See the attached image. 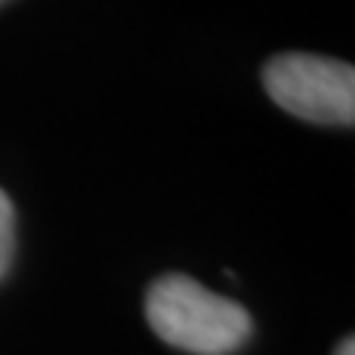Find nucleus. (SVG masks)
<instances>
[{"instance_id":"f257e3e1","label":"nucleus","mask_w":355,"mask_h":355,"mask_svg":"<svg viewBox=\"0 0 355 355\" xmlns=\"http://www.w3.org/2000/svg\"><path fill=\"white\" fill-rule=\"evenodd\" d=\"M146 317L160 340L193 355H231L252 338L246 308L184 272L160 275L148 287Z\"/></svg>"},{"instance_id":"f03ea898","label":"nucleus","mask_w":355,"mask_h":355,"mask_svg":"<svg viewBox=\"0 0 355 355\" xmlns=\"http://www.w3.org/2000/svg\"><path fill=\"white\" fill-rule=\"evenodd\" d=\"M263 89L284 113L314 125L355 121V69L317 53H279L263 65Z\"/></svg>"},{"instance_id":"7ed1b4c3","label":"nucleus","mask_w":355,"mask_h":355,"mask_svg":"<svg viewBox=\"0 0 355 355\" xmlns=\"http://www.w3.org/2000/svg\"><path fill=\"white\" fill-rule=\"evenodd\" d=\"M15 254V207L9 202V196L0 190V279L12 266Z\"/></svg>"},{"instance_id":"20e7f679","label":"nucleus","mask_w":355,"mask_h":355,"mask_svg":"<svg viewBox=\"0 0 355 355\" xmlns=\"http://www.w3.org/2000/svg\"><path fill=\"white\" fill-rule=\"evenodd\" d=\"M335 355H355V343H352V338L340 340V343H338V352H335Z\"/></svg>"},{"instance_id":"39448f33","label":"nucleus","mask_w":355,"mask_h":355,"mask_svg":"<svg viewBox=\"0 0 355 355\" xmlns=\"http://www.w3.org/2000/svg\"><path fill=\"white\" fill-rule=\"evenodd\" d=\"M0 3H3V0H0Z\"/></svg>"}]
</instances>
